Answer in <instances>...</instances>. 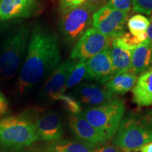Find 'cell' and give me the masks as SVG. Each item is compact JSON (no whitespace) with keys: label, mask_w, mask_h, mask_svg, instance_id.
Listing matches in <instances>:
<instances>
[{"label":"cell","mask_w":152,"mask_h":152,"mask_svg":"<svg viewBox=\"0 0 152 152\" xmlns=\"http://www.w3.org/2000/svg\"><path fill=\"white\" fill-rule=\"evenodd\" d=\"M28 26L20 27L5 39L0 51V77L12 78L16 74L26 52L30 37Z\"/></svg>","instance_id":"cell-5"},{"label":"cell","mask_w":152,"mask_h":152,"mask_svg":"<svg viewBox=\"0 0 152 152\" xmlns=\"http://www.w3.org/2000/svg\"><path fill=\"white\" fill-rule=\"evenodd\" d=\"M38 140L55 142L59 140L64 134V129L58 113L49 111L44 113L35 122Z\"/></svg>","instance_id":"cell-12"},{"label":"cell","mask_w":152,"mask_h":152,"mask_svg":"<svg viewBox=\"0 0 152 152\" xmlns=\"http://www.w3.org/2000/svg\"><path fill=\"white\" fill-rule=\"evenodd\" d=\"M147 39L152 42V19L150 18V25L147 30Z\"/></svg>","instance_id":"cell-31"},{"label":"cell","mask_w":152,"mask_h":152,"mask_svg":"<svg viewBox=\"0 0 152 152\" xmlns=\"http://www.w3.org/2000/svg\"><path fill=\"white\" fill-rule=\"evenodd\" d=\"M73 96L80 104L92 108L110 102L113 99L115 94L98 85L83 83L73 90Z\"/></svg>","instance_id":"cell-11"},{"label":"cell","mask_w":152,"mask_h":152,"mask_svg":"<svg viewBox=\"0 0 152 152\" xmlns=\"http://www.w3.org/2000/svg\"><path fill=\"white\" fill-rule=\"evenodd\" d=\"M125 111L124 102L114 99L102 105L87 108L80 113L106 140H109L116 133Z\"/></svg>","instance_id":"cell-3"},{"label":"cell","mask_w":152,"mask_h":152,"mask_svg":"<svg viewBox=\"0 0 152 152\" xmlns=\"http://www.w3.org/2000/svg\"><path fill=\"white\" fill-rule=\"evenodd\" d=\"M86 0H60V10L61 12L71 10L83 4Z\"/></svg>","instance_id":"cell-26"},{"label":"cell","mask_w":152,"mask_h":152,"mask_svg":"<svg viewBox=\"0 0 152 152\" xmlns=\"http://www.w3.org/2000/svg\"><path fill=\"white\" fill-rule=\"evenodd\" d=\"M113 38L107 37L94 28H90L77 41L71 53V59L87 60L111 45Z\"/></svg>","instance_id":"cell-8"},{"label":"cell","mask_w":152,"mask_h":152,"mask_svg":"<svg viewBox=\"0 0 152 152\" xmlns=\"http://www.w3.org/2000/svg\"><path fill=\"white\" fill-rule=\"evenodd\" d=\"M151 68H152V58H151Z\"/></svg>","instance_id":"cell-32"},{"label":"cell","mask_w":152,"mask_h":152,"mask_svg":"<svg viewBox=\"0 0 152 152\" xmlns=\"http://www.w3.org/2000/svg\"><path fill=\"white\" fill-rule=\"evenodd\" d=\"M37 140L35 123L30 118L14 115L0 121V147L21 149Z\"/></svg>","instance_id":"cell-4"},{"label":"cell","mask_w":152,"mask_h":152,"mask_svg":"<svg viewBox=\"0 0 152 152\" xmlns=\"http://www.w3.org/2000/svg\"><path fill=\"white\" fill-rule=\"evenodd\" d=\"M151 58L152 42L147 39L132 51L130 71L137 75L146 71L151 66Z\"/></svg>","instance_id":"cell-17"},{"label":"cell","mask_w":152,"mask_h":152,"mask_svg":"<svg viewBox=\"0 0 152 152\" xmlns=\"http://www.w3.org/2000/svg\"><path fill=\"white\" fill-rule=\"evenodd\" d=\"M95 11L84 3L75 9L63 11L59 21V30L67 44L78 40L92 23Z\"/></svg>","instance_id":"cell-6"},{"label":"cell","mask_w":152,"mask_h":152,"mask_svg":"<svg viewBox=\"0 0 152 152\" xmlns=\"http://www.w3.org/2000/svg\"><path fill=\"white\" fill-rule=\"evenodd\" d=\"M152 142V114L131 113L121 121L113 143L128 152L138 151L142 146Z\"/></svg>","instance_id":"cell-2"},{"label":"cell","mask_w":152,"mask_h":152,"mask_svg":"<svg viewBox=\"0 0 152 152\" xmlns=\"http://www.w3.org/2000/svg\"><path fill=\"white\" fill-rule=\"evenodd\" d=\"M95 146L76 140H58L47 144L45 152H93Z\"/></svg>","instance_id":"cell-19"},{"label":"cell","mask_w":152,"mask_h":152,"mask_svg":"<svg viewBox=\"0 0 152 152\" xmlns=\"http://www.w3.org/2000/svg\"><path fill=\"white\" fill-rule=\"evenodd\" d=\"M77 60L70 59L61 63L54 71L44 85L42 94L51 101L58 100L65 92V85L70 74L75 68Z\"/></svg>","instance_id":"cell-9"},{"label":"cell","mask_w":152,"mask_h":152,"mask_svg":"<svg viewBox=\"0 0 152 152\" xmlns=\"http://www.w3.org/2000/svg\"><path fill=\"white\" fill-rule=\"evenodd\" d=\"M151 19H152V16H151Z\"/></svg>","instance_id":"cell-33"},{"label":"cell","mask_w":152,"mask_h":152,"mask_svg":"<svg viewBox=\"0 0 152 152\" xmlns=\"http://www.w3.org/2000/svg\"><path fill=\"white\" fill-rule=\"evenodd\" d=\"M111 56L113 66V76L130 71L132 51L125 49L115 38L111 45Z\"/></svg>","instance_id":"cell-16"},{"label":"cell","mask_w":152,"mask_h":152,"mask_svg":"<svg viewBox=\"0 0 152 152\" xmlns=\"http://www.w3.org/2000/svg\"><path fill=\"white\" fill-rule=\"evenodd\" d=\"M151 114H152V111H151Z\"/></svg>","instance_id":"cell-34"},{"label":"cell","mask_w":152,"mask_h":152,"mask_svg":"<svg viewBox=\"0 0 152 152\" xmlns=\"http://www.w3.org/2000/svg\"><path fill=\"white\" fill-rule=\"evenodd\" d=\"M111 46L99 53L86 62L85 78L97 80L105 84L113 76V66L111 56Z\"/></svg>","instance_id":"cell-10"},{"label":"cell","mask_w":152,"mask_h":152,"mask_svg":"<svg viewBox=\"0 0 152 152\" xmlns=\"http://www.w3.org/2000/svg\"><path fill=\"white\" fill-rule=\"evenodd\" d=\"M140 152H152V142L146 144L139 149Z\"/></svg>","instance_id":"cell-30"},{"label":"cell","mask_w":152,"mask_h":152,"mask_svg":"<svg viewBox=\"0 0 152 152\" xmlns=\"http://www.w3.org/2000/svg\"><path fill=\"white\" fill-rule=\"evenodd\" d=\"M137 75L128 71L113 76L105 83V88L114 94H123L132 90L135 85Z\"/></svg>","instance_id":"cell-18"},{"label":"cell","mask_w":152,"mask_h":152,"mask_svg":"<svg viewBox=\"0 0 152 152\" xmlns=\"http://www.w3.org/2000/svg\"><path fill=\"white\" fill-rule=\"evenodd\" d=\"M150 25V19L142 14H135L129 19L128 27L132 35H139L147 32Z\"/></svg>","instance_id":"cell-20"},{"label":"cell","mask_w":152,"mask_h":152,"mask_svg":"<svg viewBox=\"0 0 152 152\" xmlns=\"http://www.w3.org/2000/svg\"><path fill=\"white\" fill-rule=\"evenodd\" d=\"M85 3L94 11H96L98 9L106 5V0H86Z\"/></svg>","instance_id":"cell-27"},{"label":"cell","mask_w":152,"mask_h":152,"mask_svg":"<svg viewBox=\"0 0 152 152\" xmlns=\"http://www.w3.org/2000/svg\"><path fill=\"white\" fill-rule=\"evenodd\" d=\"M132 92L133 102L137 106L152 105V68L140 74Z\"/></svg>","instance_id":"cell-15"},{"label":"cell","mask_w":152,"mask_h":152,"mask_svg":"<svg viewBox=\"0 0 152 152\" xmlns=\"http://www.w3.org/2000/svg\"><path fill=\"white\" fill-rule=\"evenodd\" d=\"M132 5L134 11L152 16V0H132Z\"/></svg>","instance_id":"cell-24"},{"label":"cell","mask_w":152,"mask_h":152,"mask_svg":"<svg viewBox=\"0 0 152 152\" xmlns=\"http://www.w3.org/2000/svg\"><path fill=\"white\" fill-rule=\"evenodd\" d=\"M68 123L74 135L82 142L97 146L105 144L108 141L80 113L69 115Z\"/></svg>","instance_id":"cell-13"},{"label":"cell","mask_w":152,"mask_h":152,"mask_svg":"<svg viewBox=\"0 0 152 152\" xmlns=\"http://www.w3.org/2000/svg\"><path fill=\"white\" fill-rule=\"evenodd\" d=\"M58 100L62 102L64 107L71 114H77L82 111L80 104L71 95L63 94L59 96Z\"/></svg>","instance_id":"cell-23"},{"label":"cell","mask_w":152,"mask_h":152,"mask_svg":"<svg viewBox=\"0 0 152 152\" xmlns=\"http://www.w3.org/2000/svg\"><path fill=\"white\" fill-rule=\"evenodd\" d=\"M36 0H0V21L28 18L37 12Z\"/></svg>","instance_id":"cell-14"},{"label":"cell","mask_w":152,"mask_h":152,"mask_svg":"<svg viewBox=\"0 0 152 152\" xmlns=\"http://www.w3.org/2000/svg\"><path fill=\"white\" fill-rule=\"evenodd\" d=\"M86 74V60L80 59L76 63L75 68L70 74L65 85V91L75 86L85 78Z\"/></svg>","instance_id":"cell-21"},{"label":"cell","mask_w":152,"mask_h":152,"mask_svg":"<svg viewBox=\"0 0 152 152\" xmlns=\"http://www.w3.org/2000/svg\"><path fill=\"white\" fill-rule=\"evenodd\" d=\"M117 38L122 46L128 50L132 51L136 47L142 45L144 41L147 40V32L139 35H132L130 33L125 32Z\"/></svg>","instance_id":"cell-22"},{"label":"cell","mask_w":152,"mask_h":152,"mask_svg":"<svg viewBox=\"0 0 152 152\" xmlns=\"http://www.w3.org/2000/svg\"><path fill=\"white\" fill-rule=\"evenodd\" d=\"M61 52L58 36L52 29L39 23L34 27L28 52L19 75L17 87L27 91L60 65Z\"/></svg>","instance_id":"cell-1"},{"label":"cell","mask_w":152,"mask_h":152,"mask_svg":"<svg viewBox=\"0 0 152 152\" xmlns=\"http://www.w3.org/2000/svg\"><path fill=\"white\" fill-rule=\"evenodd\" d=\"M128 16V13L106 4L93 14L92 26L103 35L115 39L125 33Z\"/></svg>","instance_id":"cell-7"},{"label":"cell","mask_w":152,"mask_h":152,"mask_svg":"<svg viewBox=\"0 0 152 152\" xmlns=\"http://www.w3.org/2000/svg\"><path fill=\"white\" fill-rule=\"evenodd\" d=\"M9 109V104L4 94L0 92V115L7 113Z\"/></svg>","instance_id":"cell-28"},{"label":"cell","mask_w":152,"mask_h":152,"mask_svg":"<svg viewBox=\"0 0 152 152\" xmlns=\"http://www.w3.org/2000/svg\"><path fill=\"white\" fill-rule=\"evenodd\" d=\"M106 4L126 13L130 12L132 7V0H106Z\"/></svg>","instance_id":"cell-25"},{"label":"cell","mask_w":152,"mask_h":152,"mask_svg":"<svg viewBox=\"0 0 152 152\" xmlns=\"http://www.w3.org/2000/svg\"><path fill=\"white\" fill-rule=\"evenodd\" d=\"M93 152H120L118 148L115 146L111 145V144H106L105 146H102L94 149Z\"/></svg>","instance_id":"cell-29"}]
</instances>
